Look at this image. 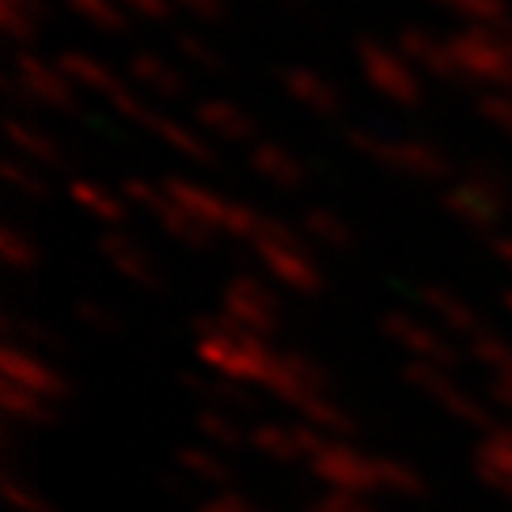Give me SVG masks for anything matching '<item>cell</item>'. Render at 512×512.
<instances>
[{
    "label": "cell",
    "instance_id": "1",
    "mask_svg": "<svg viewBox=\"0 0 512 512\" xmlns=\"http://www.w3.org/2000/svg\"><path fill=\"white\" fill-rule=\"evenodd\" d=\"M346 145L406 179H448L452 175L448 152L425 137H387L376 129L353 126L346 129Z\"/></svg>",
    "mask_w": 512,
    "mask_h": 512
},
{
    "label": "cell",
    "instance_id": "2",
    "mask_svg": "<svg viewBox=\"0 0 512 512\" xmlns=\"http://www.w3.org/2000/svg\"><path fill=\"white\" fill-rule=\"evenodd\" d=\"M512 179L497 164L475 160L456 186L444 190V209L467 228H497L509 213Z\"/></svg>",
    "mask_w": 512,
    "mask_h": 512
},
{
    "label": "cell",
    "instance_id": "3",
    "mask_svg": "<svg viewBox=\"0 0 512 512\" xmlns=\"http://www.w3.org/2000/svg\"><path fill=\"white\" fill-rule=\"evenodd\" d=\"M4 92L8 99L23 107H46L61 110V114H76L80 110V92L73 80L61 73V65L50 57L35 54V50H19L12 57V69L4 76Z\"/></svg>",
    "mask_w": 512,
    "mask_h": 512
},
{
    "label": "cell",
    "instance_id": "4",
    "mask_svg": "<svg viewBox=\"0 0 512 512\" xmlns=\"http://www.w3.org/2000/svg\"><path fill=\"white\" fill-rule=\"evenodd\" d=\"M452 61L463 84H478L482 92H509L512 95V50L505 31L490 27H463L448 35Z\"/></svg>",
    "mask_w": 512,
    "mask_h": 512
},
{
    "label": "cell",
    "instance_id": "5",
    "mask_svg": "<svg viewBox=\"0 0 512 512\" xmlns=\"http://www.w3.org/2000/svg\"><path fill=\"white\" fill-rule=\"evenodd\" d=\"M251 243H255V255L262 258L266 274L274 277L277 285H285L293 293H319L323 270L311 262V255L300 247V236H296L289 224L266 220L262 232Z\"/></svg>",
    "mask_w": 512,
    "mask_h": 512
},
{
    "label": "cell",
    "instance_id": "6",
    "mask_svg": "<svg viewBox=\"0 0 512 512\" xmlns=\"http://www.w3.org/2000/svg\"><path fill=\"white\" fill-rule=\"evenodd\" d=\"M357 65L365 80L395 107H418L425 99V80L403 57L399 46L380 42V38H361L357 42Z\"/></svg>",
    "mask_w": 512,
    "mask_h": 512
},
{
    "label": "cell",
    "instance_id": "7",
    "mask_svg": "<svg viewBox=\"0 0 512 512\" xmlns=\"http://www.w3.org/2000/svg\"><path fill=\"white\" fill-rule=\"evenodd\" d=\"M277 84H281V92L289 95L293 103L308 107L319 118H334V114H342V107H346L342 88L330 76L319 73V69H308V65H281L277 69Z\"/></svg>",
    "mask_w": 512,
    "mask_h": 512
},
{
    "label": "cell",
    "instance_id": "8",
    "mask_svg": "<svg viewBox=\"0 0 512 512\" xmlns=\"http://www.w3.org/2000/svg\"><path fill=\"white\" fill-rule=\"evenodd\" d=\"M126 80L137 92H148L164 103H179L190 95V80L183 76V69L156 50H133L126 61Z\"/></svg>",
    "mask_w": 512,
    "mask_h": 512
},
{
    "label": "cell",
    "instance_id": "9",
    "mask_svg": "<svg viewBox=\"0 0 512 512\" xmlns=\"http://www.w3.org/2000/svg\"><path fill=\"white\" fill-rule=\"evenodd\" d=\"M395 46L403 50V57L418 69L421 76H433V80H440V84H456L459 80V69H456V61H452L448 38L433 35L429 27L410 23V27H403V31L395 35Z\"/></svg>",
    "mask_w": 512,
    "mask_h": 512
},
{
    "label": "cell",
    "instance_id": "10",
    "mask_svg": "<svg viewBox=\"0 0 512 512\" xmlns=\"http://www.w3.org/2000/svg\"><path fill=\"white\" fill-rule=\"evenodd\" d=\"M224 311H228V327L258 334L274 323V293L255 281V277H236L228 289H224Z\"/></svg>",
    "mask_w": 512,
    "mask_h": 512
},
{
    "label": "cell",
    "instance_id": "11",
    "mask_svg": "<svg viewBox=\"0 0 512 512\" xmlns=\"http://www.w3.org/2000/svg\"><path fill=\"white\" fill-rule=\"evenodd\" d=\"M194 126L209 133V137H217V141H228V145L255 141V118L239 103L220 99V95H205V99L194 103Z\"/></svg>",
    "mask_w": 512,
    "mask_h": 512
},
{
    "label": "cell",
    "instance_id": "12",
    "mask_svg": "<svg viewBox=\"0 0 512 512\" xmlns=\"http://www.w3.org/2000/svg\"><path fill=\"white\" fill-rule=\"evenodd\" d=\"M145 129L160 141V145H167L171 152H179V156L190 160V164H202V167L217 164L213 137L202 133L198 126L183 122V118H171V114H164V110H152V118L145 122Z\"/></svg>",
    "mask_w": 512,
    "mask_h": 512
},
{
    "label": "cell",
    "instance_id": "13",
    "mask_svg": "<svg viewBox=\"0 0 512 512\" xmlns=\"http://www.w3.org/2000/svg\"><path fill=\"white\" fill-rule=\"evenodd\" d=\"M247 160H251V171H255L262 183L277 186V190H296V186L308 183V167L304 160L289 152V148L281 145V141H255L251 152H247Z\"/></svg>",
    "mask_w": 512,
    "mask_h": 512
},
{
    "label": "cell",
    "instance_id": "14",
    "mask_svg": "<svg viewBox=\"0 0 512 512\" xmlns=\"http://www.w3.org/2000/svg\"><path fill=\"white\" fill-rule=\"evenodd\" d=\"M54 61L61 65V73L73 80L76 92H95L103 95V99H110V95H118L129 84L126 76L114 73L103 57L88 54V50H61Z\"/></svg>",
    "mask_w": 512,
    "mask_h": 512
},
{
    "label": "cell",
    "instance_id": "15",
    "mask_svg": "<svg viewBox=\"0 0 512 512\" xmlns=\"http://www.w3.org/2000/svg\"><path fill=\"white\" fill-rule=\"evenodd\" d=\"M4 133H8V145H12V152H16L19 160L42 167V171L65 167V148H61V141L50 137L46 129H38L35 122H27L23 114H8Z\"/></svg>",
    "mask_w": 512,
    "mask_h": 512
},
{
    "label": "cell",
    "instance_id": "16",
    "mask_svg": "<svg viewBox=\"0 0 512 512\" xmlns=\"http://www.w3.org/2000/svg\"><path fill=\"white\" fill-rule=\"evenodd\" d=\"M99 255L107 258L110 266L126 277V281H137V285H160L156 262H152L145 247H141L137 239H129L126 232H107V236L99 239Z\"/></svg>",
    "mask_w": 512,
    "mask_h": 512
},
{
    "label": "cell",
    "instance_id": "17",
    "mask_svg": "<svg viewBox=\"0 0 512 512\" xmlns=\"http://www.w3.org/2000/svg\"><path fill=\"white\" fill-rule=\"evenodd\" d=\"M69 198H73L76 209H84L88 217H95L99 224H122L126 220L129 202L122 194L107 190L103 183H92V179H73L69 183Z\"/></svg>",
    "mask_w": 512,
    "mask_h": 512
},
{
    "label": "cell",
    "instance_id": "18",
    "mask_svg": "<svg viewBox=\"0 0 512 512\" xmlns=\"http://www.w3.org/2000/svg\"><path fill=\"white\" fill-rule=\"evenodd\" d=\"M448 16L467 19V27H490V31H512L509 0H433Z\"/></svg>",
    "mask_w": 512,
    "mask_h": 512
},
{
    "label": "cell",
    "instance_id": "19",
    "mask_svg": "<svg viewBox=\"0 0 512 512\" xmlns=\"http://www.w3.org/2000/svg\"><path fill=\"white\" fill-rule=\"evenodd\" d=\"M171 46H175V54L183 57L190 69H202V73H213V76L228 73V57L220 54L205 35H198V31H175Z\"/></svg>",
    "mask_w": 512,
    "mask_h": 512
},
{
    "label": "cell",
    "instance_id": "20",
    "mask_svg": "<svg viewBox=\"0 0 512 512\" xmlns=\"http://www.w3.org/2000/svg\"><path fill=\"white\" fill-rule=\"evenodd\" d=\"M65 8H69L80 23H88V27L103 31V35H122L129 23V16L122 12L118 0H65Z\"/></svg>",
    "mask_w": 512,
    "mask_h": 512
},
{
    "label": "cell",
    "instance_id": "21",
    "mask_svg": "<svg viewBox=\"0 0 512 512\" xmlns=\"http://www.w3.org/2000/svg\"><path fill=\"white\" fill-rule=\"evenodd\" d=\"M421 300H425V308L433 311V315H440L448 327L478 330L471 304H467V300H459L456 293H448V289H425V293H421Z\"/></svg>",
    "mask_w": 512,
    "mask_h": 512
},
{
    "label": "cell",
    "instance_id": "22",
    "mask_svg": "<svg viewBox=\"0 0 512 512\" xmlns=\"http://www.w3.org/2000/svg\"><path fill=\"white\" fill-rule=\"evenodd\" d=\"M300 224H304V236L319 239L323 247H349V239H353L346 220L330 209H308Z\"/></svg>",
    "mask_w": 512,
    "mask_h": 512
},
{
    "label": "cell",
    "instance_id": "23",
    "mask_svg": "<svg viewBox=\"0 0 512 512\" xmlns=\"http://www.w3.org/2000/svg\"><path fill=\"white\" fill-rule=\"evenodd\" d=\"M38 27H42V16H35V12H27V8H16V4H4V0H0V31H4V38H8L12 46H19V50L35 46Z\"/></svg>",
    "mask_w": 512,
    "mask_h": 512
},
{
    "label": "cell",
    "instance_id": "24",
    "mask_svg": "<svg viewBox=\"0 0 512 512\" xmlns=\"http://www.w3.org/2000/svg\"><path fill=\"white\" fill-rule=\"evenodd\" d=\"M387 334L399 338L410 353H429V357H437V349H440L437 334L429 327H421L418 319H410V315H387Z\"/></svg>",
    "mask_w": 512,
    "mask_h": 512
},
{
    "label": "cell",
    "instance_id": "25",
    "mask_svg": "<svg viewBox=\"0 0 512 512\" xmlns=\"http://www.w3.org/2000/svg\"><path fill=\"white\" fill-rule=\"evenodd\" d=\"M4 179H8V186L12 190H19L23 198H46V175H42V167L27 164V160H19V156H12L8 164H4Z\"/></svg>",
    "mask_w": 512,
    "mask_h": 512
},
{
    "label": "cell",
    "instance_id": "26",
    "mask_svg": "<svg viewBox=\"0 0 512 512\" xmlns=\"http://www.w3.org/2000/svg\"><path fill=\"white\" fill-rule=\"evenodd\" d=\"M0 255H4V262L12 270H31L38 262V247L19 232L16 224H4V232H0Z\"/></svg>",
    "mask_w": 512,
    "mask_h": 512
},
{
    "label": "cell",
    "instance_id": "27",
    "mask_svg": "<svg viewBox=\"0 0 512 512\" xmlns=\"http://www.w3.org/2000/svg\"><path fill=\"white\" fill-rule=\"evenodd\" d=\"M475 107L490 126L512 137V95L509 92H482L475 99Z\"/></svg>",
    "mask_w": 512,
    "mask_h": 512
},
{
    "label": "cell",
    "instance_id": "28",
    "mask_svg": "<svg viewBox=\"0 0 512 512\" xmlns=\"http://www.w3.org/2000/svg\"><path fill=\"white\" fill-rule=\"evenodd\" d=\"M118 4H122L126 16H137L145 19V23H167L171 12H175L171 0H118Z\"/></svg>",
    "mask_w": 512,
    "mask_h": 512
},
{
    "label": "cell",
    "instance_id": "29",
    "mask_svg": "<svg viewBox=\"0 0 512 512\" xmlns=\"http://www.w3.org/2000/svg\"><path fill=\"white\" fill-rule=\"evenodd\" d=\"M175 8H183L186 16L202 19V23H224L228 19V0H171Z\"/></svg>",
    "mask_w": 512,
    "mask_h": 512
},
{
    "label": "cell",
    "instance_id": "30",
    "mask_svg": "<svg viewBox=\"0 0 512 512\" xmlns=\"http://www.w3.org/2000/svg\"><path fill=\"white\" fill-rule=\"evenodd\" d=\"M330 459H334V463H338V467H353V463H357V456H353V452H342V448H334V452H327ZM330 482H334V486H342V490H361V482H365V478L357 475V478H349V475H338V478H330ZM368 486V482H365Z\"/></svg>",
    "mask_w": 512,
    "mask_h": 512
},
{
    "label": "cell",
    "instance_id": "31",
    "mask_svg": "<svg viewBox=\"0 0 512 512\" xmlns=\"http://www.w3.org/2000/svg\"><path fill=\"white\" fill-rule=\"evenodd\" d=\"M494 255L501 258L505 270H512V236H494Z\"/></svg>",
    "mask_w": 512,
    "mask_h": 512
},
{
    "label": "cell",
    "instance_id": "32",
    "mask_svg": "<svg viewBox=\"0 0 512 512\" xmlns=\"http://www.w3.org/2000/svg\"><path fill=\"white\" fill-rule=\"evenodd\" d=\"M497 395H501L505 403H512V380H501V387H497Z\"/></svg>",
    "mask_w": 512,
    "mask_h": 512
},
{
    "label": "cell",
    "instance_id": "33",
    "mask_svg": "<svg viewBox=\"0 0 512 512\" xmlns=\"http://www.w3.org/2000/svg\"><path fill=\"white\" fill-rule=\"evenodd\" d=\"M505 38H509V50H512V31H505Z\"/></svg>",
    "mask_w": 512,
    "mask_h": 512
},
{
    "label": "cell",
    "instance_id": "34",
    "mask_svg": "<svg viewBox=\"0 0 512 512\" xmlns=\"http://www.w3.org/2000/svg\"><path fill=\"white\" fill-rule=\"evenodd\" d=\"M509 308H512V293H509Z\"/></svg>",
    "mask_w": 512,
    "mask_h": 512
}]
</instances>
